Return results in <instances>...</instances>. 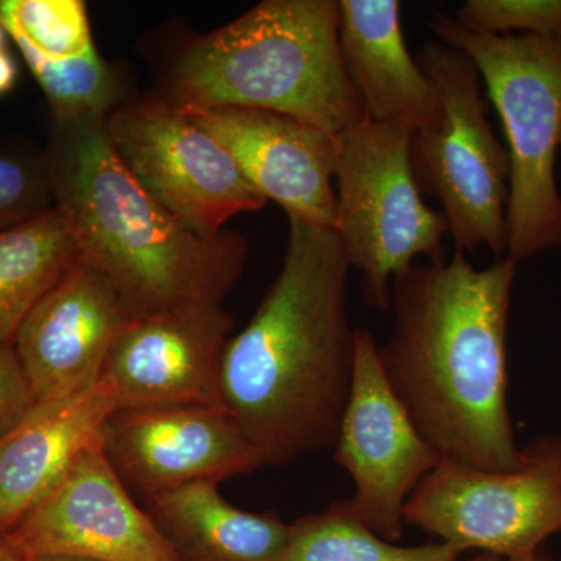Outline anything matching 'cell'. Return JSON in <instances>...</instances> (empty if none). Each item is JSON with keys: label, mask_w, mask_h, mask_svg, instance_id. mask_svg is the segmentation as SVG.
I'll list each match as a JSON object with an SVG mask.
<instances>
[{"label": "cell", "mask_w": 561, "mask_h": 561, "mask_svg": "<svg viewBox=\"0 0 561 561\" xmlns=\"http://www.w3.org/2000/svg\"><path fill=\"white\" fill-rule=\"evenodd\" d=\"M518 262L476 268L456 251L413 262L393 279L389 341L378 345L391 389L421 435L481 470L523 463L507 386V331Z\"/></svg>", "instance_id": "1"}, {"label": "cell", "mask_w": 561, "mask_h": 561, "mask_svg": "<svg viewBox=\"0 0 561 561\" xmlns=\"http://www.w3.org/2000/svg\"><path fill=\"white\" fill-rule=\"evenodd\" d=\"M184 111L230 153L265 201L278 203L287 219L334 228V136L272 111Z\"/></svg>", "instance_id": "15"}, {"label": "cell", "mask_w": 561, "mask_h": 561, "mask_svg": "<svg viewBox=\"0 0 561 561\" xmlns=\"http://www.w3.org/2000/svg\"><path fill=\"white\" fill-rule=\"evenodd\" d=\"M108 117H50L46 157L55 208L84 261L108 276L133 317L224 305L241 279V232L203 234L144 190L117 157Z\"/></svg>", "instance_id": "3"}, {"label": "cell", "mask_w": 561, "mask_h": 561, "mask_svg": "<svg viewBox=\"0 0 561 561\" xmlns=\"http://www.w3.org/2000/svg\"><path fill=\"white\" fill-rule=\"evenodd\" d=\"M117 411L108 383L99 381L72 397L36 402L0 438V538L44 500L81 454L102 442Z\"/></svg>", "instance_id": "16"}, {"label": "cell", "mask_w": 561, "mask_h": 561, "mask_svg": "<svg viewBox=\"0 0 561 561\" xmlns=\"http://www.w3.org/2000/svg\"><path fill=\"white\" fill-rule=\"evenodd\" d=\"M24 559L181 561L149 512L133 501L102 442L3 537Z\"/></svg>", "instance_id": "11"}, {"label": "cell", "mask_w": 561, "mask_h": 561, "mask_svg": "<svg viewBox=\"0 0 561 561\" xmlns=\"http://www.w3.org/2000/svg\"><path fill=\"white\" fill-rule=\"evenodd\" d=\"M25 561H91V560L72 559V557H33V559H25Z\"/></svg>", "instance_id": "28"}, {"label": "cell", "mask_w": 561, "mask_h": 561, "mask_svg": "<svg viewBox=\"0 0 561 561\" xmlns=\"http://www.w3.org/2000/svg\"><path fill=\"white\" fill-rule=\"evenodd\" d=\"M22 58L46 95L54 119L110 117L128 101L119 70L103 60L99 50L60 61L32 55Z\"/></svg>", "instance_id": "21"}, {"label": "cell", "mask_w": 561, "mask_h": 561, "mask_svg": "<svg viewBox=\"0 0 561 561\" xmlns=\"http://www.w3.org/2000/svg\"><path fill=\"white\" fill-rule=\"evenodd\" d=\"M437 92L440 113L412 135V165L421 191L437 197L456 251L507 253L511 160L494 135L481 76L463 51L427 41L416 55Z\"/></svg>", "instance_id": "7"}, {"label": "cell", "mask_w": 561, "mask_h": 561, "mask_svg": "<svg viewBox=\"0 0 561 561\" xmlns=\"http://www.w3.org/2000/svg\"><path fill=\"white\" fill-rule=\"evenodd\" d=\"M7 32L5 28L0 25V51L7 50Z\"/></svg>", "instance_id": "30"}, {"label": "cell", "mask_w": 561, "mask_h": 561, "mask_svg": "<svg viewBox=\"0 0 561 561\" xmlns=\"http://www.w3.org/2000/svg\"><path fill=\"white\" fill-rule=\"evenodd\" d=\"M108 276L80 257L22 321L13 350L36 402L61 400L101 381L130 320Z\"/></svg>", "instance_id": "14"}, {"label": "cell", "mask_w": 561, "mask_h": 561, "mask_svg": "<svg viewBox=\"0 0 561 561\" xmlns=\"http://www.w3.org/2000/svg\"><path fill=\"white\" fill-rule=\"evenodd\" d=\"M560 147H561V139H560Z\"/></svg>", "instance_id": "31"}, {"label": "cell", "mask_w": 561, "mask_h": 561, "mask_svg": "<svg viewBox=\"0 0 561 561\" xmlns=\"http://www.w3.org/2000/svg\"><path fill=\"white\" fill-rule=\"evenodd\" d=\"M467 561H512L507 559H502V557L491 556V553L481 552L479 556L472 557V559ZM542 561V560H540Z\"/></svg>", "instance_id": "29"}, {"label": "cell", "mask_w": 561, "mask_h": 561, "mask_svg": "<svg viewBox=\"0 0 561 561\" xmlns=\"http://www.w3.org/2000/svg\"><path fill=\"white\" fill-rule=\"evenodd\" d=\"M430 25L470 58L500 114L511 160L507 256L519 262L560 247L561 38L486 35L440 11Z\"/></svg>", "instance_id": "5"}, {"label": "cell", "mask_w": 561, "mask_h": 561, "mask_svg": "<svg viewBox=\"0 0 561 561\" xmlns=\"http://www.w3.org/2000/svg\"><path fill=\"white\" fill-rule=\"evenodd\" d=\"M162 98L272 111L335 136L364 119L343 66L339 0H264L181 51Z\"/></svg>", "instance_id": "4"}, {"label": "cell", "mask_w": 561, "mask_h": 561, "mask_svg": "<svg viewBox=\"0 0 561 561\" xmlns=\"http://www.w3.org/2000/svg\"><path fill=\"white\" fill-rule=\"evenodd\" d=\"M20 77V68L9 50L0 51V98L14 90Z\"/></svg>", "instance_id": "26"}, {"label": "cell", "mask_w": 561, "mask_h": 561, "mask_svg": "<svg viewBox=\"0 0 561 561\" xmlns=\"http://www.w3.org/2000/svg\"><path fill=\"white\" fill-rule=\"evenodd\" d=\"M147 512L181 561H278L290 524L239 508L219 483L197 482L147 497Z\"/></svg>", "instance_id": "18"}, {"label": "cell", "mask_w": 561, "mask_h": 561, "mask_svg": "<svg viewBox=\"0 0 561 561\" xmlns=\"http://www.w3.org/2000/svg\"><path fill=\"white\" fill-rule=\"evenodd\" d=\"M515 470L494 471L442 459L404 507V522L460 553L540 561L561 531V435L541 434Z\"/></svg>", "instance_id": "8"}, {"label": "cell", "mask_w": 561, "mask_h": 561, "mask_svg": "<svg viewBox=\"0 0 561 561\" xmlns=\"http://www.w3.org/2000/svg\"><path fill=\"white\" fill-rule=\"evenodd\" d=\"M332 449L356 486L354 513L379 537L400 541L405 504L442 456L391 389L378 343L365 328L356 330L353 387Z\"/></svg>", "instance_id": "10"}, {"label": "cell", "mask_w": 561, "mask_h": 561, "mask_svg": "<svg viewBox=\"0 0 561 561\" xmlns=\"http://www.w3.org/2000/svg\"><path fill=\"white\" fill-rule=\"evenodd\" d=\"M55 209L46 151L31 140L0 138V230Z\"/></svg>", "instance_id": "23"}, {"label": "cell", "mask_w": 561, "mask_h": 561, "mask_svg": "<svg viewBox=\"0 0 561 561\" xmlns=\"http://www.w3.org/2000/svg\"><path fill=\"white\" fill-rule=\"evenodd\" d=\"M106 130L127 171L192 230L214 234L267 206L217 139L161 94L122 103Z\"/></svg>", "instance_id": "9"}, {"label": "cell", "mask_w": 561, "mask_h": 561, "mask_svg": "<svg viewBox=\"0 0 561 561\" xmlns=\"http://www.w3.org/2000/svg\"><path fill=\"white\" fill-rule=\"evenodd\" d=\"M456 20L486 35L561 38V0H467Z\"/></svg>", "instance_id": "24"}, {"label": "cell", "mask_w": 561, "mask_h": 561, "mask_svg": "<svg viewBox=\"0 0 561 561\" xmlns=\"http://www.w3.org/2000/svg\"><path fill=\"white\" fill-rule=\"evenodd\" d=\"M35 404L31 383L13 346L0 343V438L14 430Z\"/></svg>", "instance_id": "25"}, {"label": "cell", "mask_w": 561, "mask_h": 561, "mask_svg": "<svg viewBox=\"0 0 561 561\" xmlns=\"http://www.w3.org/2000/svg\"><path fill=\"white\" fill-rule=\"evenodd\" d=\"M232 317L224 305H195L133 317L101 379L117 409L202 405L225 409L221 365Z\"/></svg>", "instance_id": "13"}, {"label": "cell", "mask_w": 561, "mask_h": 561, "mask_svg": "<svg viewBox=\"0 0 561 561\" xmlns=\"http://www.w3.org/2000/svg\"><path fill=\"white\" fill-rule=\"evenodd\" d=\"M0 25L22 57L60 61L98 50L81 0H0Z\"/></svg>", "instance_id": "22"}, {"label": "cell", "mask_w": 561, "mask_h": 561, "mask_svg": "<svg viewBox=\"0 0 561 561\" xmlns=\"http://www.w3.org/2000/svg\"><path fill=\"white\" fill-rule=\"evenodd\" d=\"M411 130L367 117L334 136V231L365 301L390 311L393 279L419 257L446 256L448 224L423 201Z\"/></svg>", "instance_id": "6"}, {"label": "cell", "mask_w": 561, "mask_h": 561, "mask_svg": "<svg viewBox=\"0 0 561 561\" xmlns=\"http://www.w3.org/2000/svg\"><path fill=\"white\" fill-rule=\"evenodd\" d=\"M339 43L367 119L412 133L437 121V92L405 46L401 2L339 0Z\"/></svg>", "instance_id": "17"}, {"label": "cell", "mask_w": 561, "mask_h": 561, "mask_svg": "<svg viewBox=\"0 0 561 561\" xmlns=\"http://www.w3.org/2000/svg\"><path fill=\"white\" fill-rule=\"evenodd\" d=\"M446 542L400 546L362 523L350 500L290 523L289 540L278 561H459Z\"/></svg>", "instance_id": "20"}, {"label": "cell", "mask_w": 561, "mask_h": 561, "mask_svg": "<svg viewBox=\"0 0 561 561\" xmlns=\"http://www.w3.org/2000/svg\"><path fill=\"white\" fill-rule=\"evenodd\" d=\"M102 446L127 489L146 497L265 467L227 409L202 405L117 409Z\"/></svg>", "instance_id": "12"}, {"label": "cell", "mask_w": 561, "mask_h": 561, "mask_svg": "<svg viewBox=\"0 0 561 561\" xmlns=\"http://www.w3.org/2000/svg\"><path fill=\"white\" fill-rule=\"evenodd\" d=\"M0 561H25L16 549L11 548L9 542L0 538Z\"/></svg>", "instance_id": "27"}, {"label": "cell", "mask_w": 561, "mask_h": 561, "mask_svg": "<svg viewBox=\"0 0 561 561\" xmlns=\"http://www.w3.org/2000/svg\"><path fill=\"white\" fill-rule=\"evenodd\" d=\"M80 257L68 221L57 208L0 230V343L13 346L33 306Z\"/></svg>", "instance_id": "19"}, {"label": "cell", "mask_w": 561, "mask_h": 561, "mask_svg": "<svg viewBox=\"0 0 561 561\" xmlns=\"http://www.w3.org/2000/svg\"><path fill=\"white\" fill-rule=\"evenodd\" d=\"M350 264L334 228L289 219L286 253L221 365L225 409L280 467L332 449L353 387Z\"/></svg>", "instance_id": "2"}]
</instances>
